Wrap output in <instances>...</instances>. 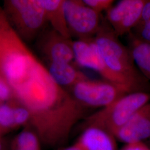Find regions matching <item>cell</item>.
<instances>
[{"label": "cell", "mask_w": 150, "mask_h": 150, "mask_svg": "<svg viewBox=\"0 0 150 150\" xmlns=\"http://www.w3.org/2000/svg\"><path fill=\"white\" fill-rule=\"evenodd\" d=\"M74 61L77 66L94 70L103 80L122 87L130 93L122 80L108 69L98 52L93 38L73 41Z\"/></svg>", "instance_id": "7"}, {"label": "cell", "mask_w": 150, "mask_h": 150, "mask_svg": "<svg viewBox=\"0 0 150 150\" xmlns=\"http://www.w3.org/2000/svg\"><path fill=\"white\" fill-rule=\"evenodd\" d=\"M13 100L12 89L2 77L0 78V102H10Z\"/></svg>", "instance_id": "19"}, {"label": "cell", "mask_w": 150, "mask_h": 150, "mask_svg": "<svg viewBox=\"0 0 150 150\" xmlns=\"http://www.w3.org/2000/svg\"><path fill=\"white\" fill-rule=\"evenodd\" d=\"M149 102L150 92L128 93L107 107L88 115L82 121V127H97L115 136L135 113Z\"/></svg>", "instance_id": "2"}, {"label": "cell", "mask_w": 150, "mask_h": 150, "mask_svg": "<svg viewBox=\"0 0 150 150\" xmlns=\"http://www.w3.org/2000/svg\"><path fill=\"white\" fill-rule=\"evenodd\" d=\"M115 136L125 144L150 139V102L135 113Z\"/></svg>", "instance_id": "9"}, {"label": "cell", "mask_w": 150, "mask_h": 150, "mask_svg": "<svg viewBox=\"0 0 150 150\" xmlns=\"http://www.w3.org/2000/svg\"><path fill=\"white\" fill-rule=\"evenodd\" d=\"M83 150L80 146L78 145L76 142L75 143V144L71 145L70 146L66 147L65 148H63L61 150Z\"/></svg>", "instance_id": "21"}, {"label": "cell", "mask_w": 150, "mask_h": 150, "mask_svg": "<svg viewBox=\"0 0 150 150\" xmlns=\"http://www.w3.org/2000/svg\"><path fill=\"white\" fill-rule=\"evenodd\" d=\"M6 133L5 131H4L0 127V138H2V136Z\"/></svg>", "instance_id": "23"}, {"label": "cell", "mask_w": 150, "mask_h": 150, "mask_svg": "<svg viewBox=\"0 0 150 150\" xmlns=\"http://www.w3.org/2000/svg\"><path fill=\"white\" fill-rule=\"evenodd\" d=\"M68 91L76 102L88 110L107 107L130 93L122 87L110 81L90 78L78 82Z\"/></svg>", "instance_id": "4"}, {"label": "cell", "mask_w": 150, "mask_h": 150, "mask_svg": "<svg viewBox=\"0 0 150 150\" xmlns=\"http://www.w3.org/2000/svg\"><path fill=\"white\" fill-rule=\"evenodd\" d=\"M105 18L93 41L108 69L123 82L130 93L150 92V82L136 67L127 46L120 41Z\"/></svg>", "instance_id": "1"}, {"label": "cell", "mask_w": 150, "mask_h": 150, "mask_svg": "<svg viewBox=\"0 0 150 150\" xmlns=\"http://www.w3.org/2000/svg\"><path fill=\"white\" fill-rule=\"evenodd\" d=\"M2 8L11 26L26 43L38 38L47 28L41 0H6Z\"/></svg>", "instance_id": "3"}, {"label": "cell", "mask_w": 150, "mask_h": 150, "mask_svg": "<svg viewBox=\"0 0 150 150\" xmlns=\"http://www.w3.org/2000/svg\"><path fill=\"white\" fill-rule=\"evenodd\" d=\"M85 4L97 13L101 14L103 11H106L113 6V0H82Z\"/></svg>", "instance_id": "18"}, {"label": "cell", "mask_w": 150, "mask_h": 150, "mask_svg": "<svg viewBox=\"0 0 150 150\" xmlns=\"http://www.w3.org/2000/svg\"><path fill=\"white\" fill-rule=\"evenodd\" d=\"M126 40L136 67L150 82V43L139 39L132 31L126 35Z\"/></svg>", "instance_id": "12"}, {"label": "cell", "mask_w": 150, "mask_h": 150, "mask_svg": "<svg viewBox=\"0 0 150 150\" xmlns=\"http://www.w3.org/2000/svg\"><path fill=\"white\" fill-rule=\"evenodd\" d=\"M14 103V100L0 103V127L6 132L15 129L13 114Z\"/></svg>", "instance_id": "16"}, {"label": "cell", "mask_w": 150, "mask_h": 150, "mask_svg": "<svg viewBox=\"0 0 150 150\" xmlns=\"http://www.w3.org/2000/svg\"><path fill=\"white\" fill-rule=\"evenodd\" d=\"M64 10L71 38L77 40L93 39L98 32L104 18L82 0H64Z\"/></svg>", "instance_id": "5"}, {"label": "cell", "mask_w": 150, "mask_h": 150, "mask_svg": "<svg viewBox=\"0 0 150 150\" xmlns=\"http://www.w3.org/2000/svg\"><path fill=\"white\" fill-rule=\"evenodd\" d=\"M45 65L54 81L67 91L78 82L89 79L73 63L47 62Z\"/></svg>", "instance_id": "11"}, {"label": "cell", "mask_w": 150, "mask_h": 150, "mask_svg": "<svg viewBox=\"0 0 150 150\" xmlns=\"http://www.w3.org/2000/svg\"><path fill=\"white\" fill-rule=\"evenodd\" d=\"M132 32L139 39L150 43V0H146L141 16Z\"/></svg>", "instance_id": "15"}, {"label": "cell", "mask_w": 150, "mask_h": 150, "mask_svg": "<svg viewBox=\"0 0 150 150\" xmlns=\"http://www.w3.org/2000/svg\"><path fill=\"white\" fill-rule=\"evenodd\" d=\"M14 125L15 128L28 125L30 120V113L25 107L19 105L15 101L14 103Z\"/></svg>", "instance_id": "17"}, {"label": "cell", "mask_w": 150, "mask_h": 150, "mask_svg": "<svg viewBox=\"0 0 150 150\" xmlns=\"http://www.w3.org/2000/svg\"><path fill=\"white\" fill-rule=\"evenodd\" d=\"M0 103H1V102H0Z\"/></svg>", "instance_id": "25"}, {"label": "cell", "mask_w": 150, "mask_h": 150, "mask_svg": "<svg viewBox=\"0 0 150 150\" xmlns=\"http://www.w3.org/2000/svg\"><path fill=\"white\" fill-rule=\"evenodd\" d=\"M0 150H8V145L2 138H0Z\"/></svg>", "instance_id": "22"}, {"label": "cell", "mask_w": 150, "mask_h": 150, "mask_svg": "<svg viewBox=\"0 0 150 150\" xmlns=\"http://www.w3.org/2000/svg\"><path fill=\"white\" fill-rule=\"evenodd\" d=\"M73 41L52 27L46 28L38 38V48L47 62L73 63Z\"/></svg>", "instance_id": "8"}, {"label": "cell", "mask_w": 150, "mask_h": 150, "mask_svg": "<svg viewBox=\"0 0 150 150\" xmlns=\"http://www.w3.org/2000/svg\"><path fill=\"white\" fill-rule=\"evenodd\" d=\"M116 139L105 129L88 126L82 129L76 142L83 150H117Z\"/></svg>", "instance_id": "10"}, {"label": "cell", "mask_w": 150, "mask_h": 150, "mask_svg": "<svg viewBox=\"0 0 150 150\" xmlns=\"http://www.w3.org/2000/svg\"><path fill=\"white\" fill-rule=\"evenodd\" d=\"M148 145L150 147V139H149V144H148Z\"/></svg>", "instance_id": "24"}, {"label": "cell", "mask_w": 150, "mask_h": 150, "mask_svg": "<svg viewBox=\"0 0 150 150\" xmlns=\"http://www.w3.org/2000/svg\"><path fill=\"white\" fill-rule=\"evenodd\" d=\"M146 0H122L106 11L105 19L120 37L131 32L139 21Z\"/></svg>", "instance_id": "6"}, {"label": "cell", "mask_w": 150, "mask_h": 150, "mask_svg": "<svg viewBox=\"0 0 150 150\" xmlns=\"http://www.w3.org/2000/svg\"><path fill=\"white\" fill-rule=\"evenodd\" d=\"M41 1L51 27L63 36L71 39L64 15V0Z\"/></svg>", "instance_id": "13"}, {"label": "cell", "mask_w": 150, "mask_h": 150, "mask_svg": "<svg viewBox=\"0 0 150 150\" xmlns=\"http://www.w3.org/2000/svg\"><path fill=\"white\" fill-rule=\"evenodd\" d=\"M41 145L37 134L27 125L12 141L10 150H41Z\"/></svg>", "instance_id": "14"}, {"label": "cell", "mask_w": 150, "mask_h": 150, "mask_svg": "<svg viewBox=\"0 0 150 150\" xmlns=\"http://www.w3.org/2000/svg\"><path fill=\"white\" fill-rule=\"evenodd\" d=\"M121 150H150V147L144 142L126 144Z\"/></svg>", "instance_id": "20"}]
</instances>
